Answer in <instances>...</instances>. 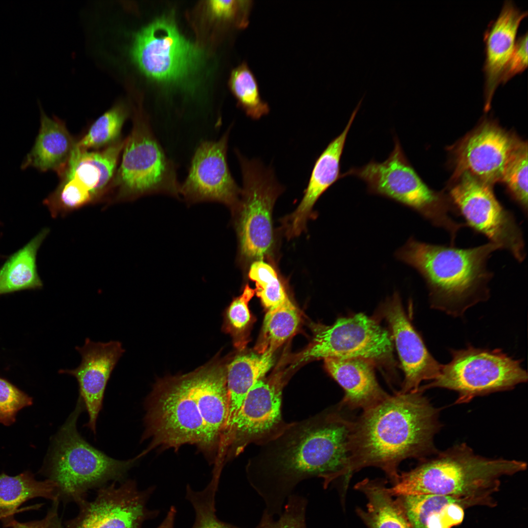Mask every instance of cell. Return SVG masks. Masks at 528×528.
I'll use <instances>...</instances> for the list:
<instances>
[{
    "mask_svg": "<svg viewBox=\"0 0 528 528\" xmlns=\"http://www.w3.org/2000/svg\"><path fill=\"white\" fill-rule=\"evenodd\" d=\"M363 98L353 110L343 132L328 144L317 158L304 196L295 210L285 219L288 238L299 236L305 229L313 206L321 196L341 178V158L347 137Z\"/></svg>",
    "mask_w": 528,
    "mask_h": 528,
    "instance_id": "obj_22",
    "label": "cell"
},
{
    "mask_svg": "<svg viewBox=\"0 0 528 528\" xmlns=\"http://www.w3.org/2000/svg\"><path fill=\"white\" fill-rule=\"evenodd\" d=\"M40 107V127L34 144L25 157L22 169L33 167L41 172L52 170L58 175L66 167L76 141L64 122L48 116Z\"/></svg>",
    "mask_w": 528,
    "mask_h": 528,
    "instance_id": "obj_25",
    "label": "cell"
},
{
    "mask_svg": "<svg viewBox=\"0 0 528 528\" xmlns=\"http://www.w3.org/2000/svg\"><path fill=\"white\" fill-rule=\"evenodd\" d=\"M387 480L366 478L354 488L365 494L366 508L356 509L368 528H414L399 497L394 499L388 491Z\"/></svg>",
    "mask_w": 528,
    "mask_h": 528,
    "instance_id": "obj_26",
    "label": "cell"
},
{
    "mask_svg": "<svg viewBox=\"0 0 528 528\" xmlns=\"http://www.w3.org/2000/svg\"><path fill=\"white\" fill-rule=\"evenodd\" d=\"M499 249L490 242L461 248L411 238L396 251V256L421 275L433 308L458 316L489 297V283L493 273L487 262Z\"/></svg>",
    "mask_w": 528,
    "mask_h": 528,
    "instance_id": "obj_3",
    "label": "cell"
},
{
    "mask_svg": "<svg viewBox=\"0 0 528 528\" xmlns=\"http://www.w3.org/2000/svg\"><path fill=\"white\" fill-rule=\"evenodd\" d=\"M132 54L146 75L165 81L186 77L197 68L201 57L199 49L166 18L155 21L137 34Z\"/></svg>",
    "mask_w": 528,
    "mask_h": 528,
    "instance_id": "obj_15",
    "label": "cell"
},
{
    "mask_svg": "<svg viewBox=\"0 0 528 528\" xmlns=\"http://www.w3.org/2000/svg\"><path fill=\"white\" fill-rule=\"evenodd\" d=\"M521 141L492 123H484L466 136L456 152L454 178L468 173L491 185L502 181Z\"/></svg>",
    "mask_w": 528,
    "mask_h": 528,
    "instance_id": "obj_18",
    "label": "cell"
},
{
    "mask_svg": "<svg viewBox=\"0 0 528 528\" xmlns=\"http://www.w3.org/2000/svg\"><path fill=\"white\" fill-rule=\"evenodd\" d=\"M226 367L219 356L190 373L198 408L206 432L205 453L218 450L227 425L229 397Z\"/></svg>",
    "mask_w": 528,
    "mask_h": 528,
    "instance_id": "obj_21",
    "label": "cell"
},
{
    "mask_svg": "<svg viewBox=\"0 0 528 528\" xmlns=\"http://www.w3.org/2000/svg\"><path fill=\"white\" fill-rule=\"evenodd\" d=\"M452 359L442 365L438 376L419 387L445 388L457 393V404L468 403L476 396L513 389L528 380L520 360L501 350L468 348L451 352Z\"/></svg>",
    "mask_w": 528,
    "mask_h": 528,
    "instance_id": "obj_10",
    "label": "cell"
},
{
    "mask_svg": "<svg viewBox=\"0 0 528 528\" xmlns=\"http://www.w3.org/2000/svg\"><path fill=\"white\" fill-rule=\"evenodd\" d=\"M374 364L360 358L324 359L325 369L344 390V397L338 404L341 408L363 411L389 396L377 382Z\"/></svg>",
    "mask_w": 528,
    "mask_h": 528,
    "instance_id": "obj_24",
    "label": "cell"
},
{
    "mask_svg": "<svg viewBox=\"0 0 528 528\" xmlns=\"http://www.w3.org/2000/svg\"><path fill=\"white\" fill-rule=\"evenodd\" d=\"M527 15V11L521 10L512 0H505L497 18L489 22L484 33L485 111L490 109L503 69L512 52L519 25Z\"/></svg>",
    "mask_w": 528,
    "mask_h": 528,
    "instance_id": "obj_23",
    "label": "cell"
},
{
    "mask_svg": "<svg viewBox=\"0 0 528 528\" xmlns=\"http://www.w3.org/2000/svg\"><path fill=\"white\" fill-rule=\"evenodd\" d=\"M125 140L98 151L74 147L58 186L43 201L53 218L105 199Z\"/></svg>",
    "mask_w": 528,
    "mask_h": 528,
    "instance_id": "obj_11",
    "label": "cell"
},
{
    "mask_svg": "<svg viewBox=\"0 0 528 528\" xmlns=\"http://www.w3.org/2000/svg\"><path fill=\"white\" fill-rule=\"evenodd\" d=\"M176 515V509L172 506L167 515L157 528H174V522Z\"/></svg>",
    "mask_w": 528,
    "mask_h": 528,
    "instance_id": "obj_44",
    "label": "cell"
},
{
    "mask_svg": "<svg viewBox=\"0 0 528 528\" xmlns=\"http://www.w3.org/2000/svg\"><path fill=\"white\" fill-rule=\"evenodd\" d=\"M528 66V32L516 39L512 52L503 69L500 83L505 84Z\"/></svg>",
    "mask_w": 528,
    "mask_h": 528,
    "instance_id": "obj_40",
    "label": "cell"
},
{
    "mask_svg": "<svg viewBox=\"0 0 528 528\" xmlns=\"http://www.w3.org/2000/svg\"><path fill=\"white\" fill-rule=\"evenodd\" d=\"M49 513L42 520L27 523H18L13 521L11 525L12 528H46L49 522Z\"/></svg>",
    "mask_w": 528,
    "mask_h": 528,
    "instance_id": "obj_43",
    "label": "cell"
},
{
    "mask_svg": "<svg viewBox=\"0 0 528 528\" xmlns=\"http://www.w3.org/2000/svg\"><path fill=\"white\" fill-rule=\"evenodd\" d=\"M255 294V290L247 284L242 293L234 298L224 313L222 330L230 333L235 340L250 321L248 303Z\"/></svg>",
    "mask_w": 528,
    "mask_h": 528,
    "instance_id": "obj_38",
    "label": "cell"
},
{
    "mask_svg": "<svg viewBox=\"0 0 528 528\" xmlns=\"http://www.w3.org/2000/svg\"><path fill=\"white\" fill-rule=\"evenodd\" d=\"M49 230L44 228L11 255L0 268V295L43 286L38 275L36 256Z\"/></svg>",
    "mask_w": 528,
    "mask_h": 528,
    "instance_id": "obj_28",
    "label": "cell"
},
{
    "mask_svg": "<svg viewBox=\"0 0 528 528\" xmlns=\"http://www.w3.org/2000/svg\"><path fill=\"white\" fill-rule=\"evenodd\" d=\"M131 133L125 139L121 162L108 188L111 200L134 199L162 193L177 197L180 192L174 164L166 155L148 118L136 111Z\"/></svg>",
    "mask_w": 528,
    "mask_h": 528,
    "instance_id": "obj_8",
    "label": "cell"
},
{
    "mask_svg": "<svg viewBox=\"0 0 528 528\" xmlns=\"http://www.w3.org/2000/svg\"><path fill=\"white\" fill-rule=\"evenodd\" d=\"M521 461L489 458L476 454L465 443L455 445L426 460L415 468L399 473L388 487L393 496L432 494L458 496L494 486L498 478L526 469Z\"/></svg>",
    "mask_w": 528,
    "mask_h": 528,
    "instance_id": "obj_4",
    "label": "cell"
},
{
    "mask_svg": "<svg viewBox=\"0 0 528 528\" xmlns=\"http://www.w3.org/2000/svg\"><path fill=\"white\" fill-rule=\"evenodd\" d=\"M219 477L214 476L202 491L196 492L187 486L186 497L195 512V521L192 528H238L220 520L217 516L215 496Z\"/></svg>",
    "mask_w": 528,
    "mask_h": 528,
    "instance_id": "obj_34",
    "label": "cell"
},
{
    "mask_svg": "<svg viewBox=\"0 0 528 528\" xmlns=\"http://www.w3.org/2000/svg\"><path fill=\"white\" fill-rule=\"evenodd\" d=\"M307 501L304 497L292 494L287 498L277 519L264 512L255 528H307Z\"/></svg>",
    "mask_w": 528,
    "mask_h": 528,
    "instance_id": "obj_37",
    "label": "cell"
},
{
    "mask_svg": "<svg viewBox=\"0 0 528 528\" xmlns=\"http://www.w3.org/2000/svg\"><path fill=\"white\" fill-rule=\"evenodd\" d=\"M129 113L123 103L114 105L92 124L86 134L76 141L75 147L85 150H101L116 143L121 139L122 128Z\"/></svg>",
    "mask_w": 528,
    "mask_h": 528,
    "instance_id": "obj_31",
    "label": "cell"
},
{
    "mask_svg": "<svg viewBox=\"0 0 528 528\" xmlns=\"http://www.w3.org/2000/svg\"><path fill=\"white\" fill-rule=\"evenodd\" d=\"M506 183L525 216L528 213V145L522 142L506 167L502 181Z\"/></svg>",
    "mask_w": 528,
    "mask_h": 528,
    "instance_id": "obj_35",
    "label": "cell"
},
{
    "mask_svg": "<svg viewBox=\"0 0 528 528\" xmlns=\"http://www.w3.org/2000/svg\"><path fill=\"white\" fill-rule=\"evenodd\" d=\"M149 494L132 480L101 486L94 500L78 503V514L65 528H141L154 513L146 507Z\"/></svg>",
    "mask_w": 528,
    "mask_h": 528,
    "instance_id": "obj_17",
    "label": "cell"
},
{
    "mask_svg": "<svg viewBox=\"0 0 528 528\" xmlns=\"http://www.w3.org/2000/svg\"><path fill=\"white\" fill-rule=\"evenodd\" d=\"M464 511L458 502L448 504L427 518L425 528H451L462 523Z\"/></svg>",
    "mask_w": 528,
    "mask_h": 528,
    "instance_id": "obj_41",
    "label": "cell"
},
{
    "mask_svg": "<svg viewBox=\"0 0 528 528\" xmlns=\"http://www.w3.org/2000/svg\"><path fill=\"white\" fill-rule=\"evenodd\" d=\"M337 404L308 418L288 423L261 445L246 467L248 481L263 499L264 512L276 516L301 481L314 477L326 487L339 477L349 457L353 419Z\"/></svg>",
    "mask_w": 528,
    "mask_h": 528,
    "instance_id": "obj_1",
    "label": "cell"
},
{
    "mask_svg": "<svg viewBox=\"0 0 528 528\" xmlns=\"http://www.w3.org/2000/svg\"><path fill=\"white\" fill-rule=\"evenodd\" d=\"M142 439L151 442L141 457L156 447L176 450L187 444L205 452V428L190 373L158 380L146 399Z\"/></svg>",
    "mask_w": 528,
    "mask_h": 528,
    "instance_id": "obj_7",
    "label": "cell"
},
{
    "mask_svg": "<svg viewBox=\"0 0 528 528\" xmlns=\"http://www.w3.org/2000/svg\"><path fill=\"white\" fill-rule=\"evenodd\" d=\"M250 1L211 0L208 3L211 14L215 17L223 19H231L236 17L239 11H242L251 5Z\"/></svg>",
    "mask_w": 528,
    "mask_h": 528,
    "instance_id": "obj_42",
    "label": "cell"
},
{
    "mask_svg": "<svg viewBox=\"0 0 528 528\" xmlns=\"http://www.w3.org/2000/svg\"><path fill=\"white\" fill-rule=\"evenodd\" d=\"M312 343L297 363L327 358H360L374 364L392 361V336L375 320L358 313L338 318L332 325H318Z\"/></svg>",
    "mask_w": 528,
    "mask_h": 528,
    "instance_id": "obj_13",
    "label": "cell"
},
{
    "mask_svg": "<svg viewBox=\"0 0 528 528\" xmlns=\"http://www.w3.org/2000/svg\"><path fill=\"white\" fill-rule=\"evenodd\" d=\"M440 427L438 410L418 390L389 395L363 410L353 419L349 457L339 476L343 490L355 472L369 466L380 468L396 484L403 461L422 460L435 452L434 439Z\"/></svg>",
    "mask_w": 528,
    "mask_h": 528,
    "instance_id": "obj_2",
    "label": "cell"
},
{
    "mask_svg": "<svg viewBox=\"0 0 528 528\" xmlns=\"http://www.w3.org/2000/svg\"><path fill=\"white\" fill-rule=\"evenodd\" d=\"M284 385L282 375L278 374L259 379L250 389L221 440L220 449L227 458L239 455L250 444L266 443L286 428L288 423L282 415Z\"/></svg>",
    "mask_w": 528,
    "mask_h": 528,
    "instance_id": "obj_14",
    "label": "cell"
},
{
    "mask_svg": "<svg viewBox=\"0 0 528 528\" xmlns=\"http://www.w3.org/2000/svg\"><path fill=\"white\" fill-rule=\"evenodd\" d=\"M84 406L79 397L55 437L48 465L49 479L56 483L59 499L77 504L85 499L88 490L122 479L139 459L116 460L88 443L77 428Z\"/></svg>",
    "mask_w": 528,
    "mask_h": 528,
    "instance_id": "obj_6",
    "label": "cell"
},
{
    "mask_svg": "<svg viewBox=\"0 0 528 528\" xmlns=\"http://www.w3.org/2000/svg\"><path fill=\"white\" fill-rule=\"evenodd\" d=\"M230 86L239 106L247 116L259 119L269 113V107L262 99L257 79L246 63L233 70Z\"/></svg>",
    "mask_w": 528,
    "mask_h": 528,
    "instance_id": "obj_32",
    "label": "cell"
},
{
    "mask_svg": "<svg viewBox=\"0 0 528 528\" xmlns=\"http://www.w3.org/2000/svg\"><path fill=\"white\" fill-rule=\"evenodd\" d=\"M248 276L255 283V293L267 309L275 308L289 298L275 269L263 260L252 263Z\"/></svg>",
    "mask_w": 528,
    "mask_h": 528,
    "instance_id": "obj_33",
    "label": "cell"
},
{
    "mask_svg": "<svg viewBox=\"0 0 528 528\" xmlns=\"http://www.w3.org/2000/svg\"><path fill=\"white\" fill-rule=\"evenodd\" d=\"M458 178L450 191L457 214L464 219L466 226L523 262L526 257L523 231L513 214L496 198L491 185L467 172Z\"/></svg>",
    "mask_w": 528,
    "mask_h": 528,
    "instance_id": "obj_12",
    "label": "cell"
},
{
    "mask_svg": "<svg viewBox=\"0 0 528 528\" xmlns=\"http://www.w3.org/2000/svg\"><path fill=\"white\" fill-rule=\"evenodd\" d=\"M274 352L267 350L259 354L239 355L227 364L229 406L227 422L223 434L232 424L247 393L272 366Z\"/></svg>",
    "mask_w": 528,
    "mask_h": 528,
    "instance_id": "obj_27",
    "label": "cell"
},
{
    "mask_svg": "<svg viewBox=\"0 0 528 528\" xmlns=\"http://www.w3.org/2000/svg\"><path fill=\"white\" fill-rule=\"evenodd\" d=\"M81 356L74 369H62L60 374L74 376L79 386V396L88 412L86 426L96 432L97 420L102 408L104 396L111 374L125 352L118 341L94 342L86 339L83 346L75 348Z\"/></svg>",
    "mask_w": 528,
    "mask_h": 528,
    "instance_id": "obj_20",
    "label": "cell"
},
{
    "mask_svg": "<svg viewBox=\"0 0 528 528\" xmlns=\"http://www.w3.org/2000/svg\"><path fill=\"white\" fill-rule=\"evenodd\" d=\"M300 322V314L290 298L269 309L265 315L262 335L256 348L259 353L267 350L275 352L296 331Z\"/></svg>",
    "mask_w": 528,
    "mask_h": 528,
    "instance_id": "obj_30",
    "label": "cell"
},
{
    "mask_svg": "<svg viewBox=\"0 0 528 528\" xmlns=\"http://www.w3.org/2000/svg\"><path fill=\"white\" fill-rule=\"evenodd\" d=\"M43 497L53 502L59 500L58 486L50 479L36 480L29 472L15 476L0 475V518L11 524L13 514L25 501Z\"/></svg>",
    "mask_w": 528,
    "mask_h": 528,
    "instance_id": "obj_29",
    "label": "cell"
},
{
    "mask_svg": "<svg viewBox=\"0 0 528 528\" xmlns=\"http://www.w3.org/2000/svg\"><path fill=\"white\" fill-rule=\"evenodd\" d=\"M236 154L242 170L243 188L232 209L238 236L240 259L244 263L263 260L271 255L274 244L272 214L284 188L272 169L255 159Z\"/></svg>",
    "mask_w": 528,
    "mask_h": 528,
    "instance_id": "obj_9",
    "label": "cell"
},
{
    "mask_svg": "<svg viewBox=\"0 0 528 528\" xmlns=\"http://www.w3.org/2000/svg\"><path fill=\"white\" fill-rule=\"evenodd\" d=\"M394 147L383 162L374 160L359 167H352L341 174L342 178L354 176L367 185L368 192L405 205L419 213L435 227L442 229L454 245L464 222L453 218L456 214L452 202L430 189L407 158L397 137Z\"/></svg>",
    "mask_w": 528,
    "mask_h": 528,
    "instance_id": "obj_5",
    "label": "cell"
},
{
    "mask_svg": "<svg viewBox=\"0 0 528 528\" xmlns=\"http://www.w3.org/2000/svg\"><path fill=\"white\" fill-rule=\"evenodd\" d=\"M229 130L218 141H204L196 149L179 194L190 203L214 201L233 209L241 189L233 178L227 160Z\"/></svg>",
    "mask_w": 528,
    "mask_h": 528,
    "instance_id": "obj_16",
    "label": "cell"
},
{
    "mask_svg": "<svg viewBox=\"0 0 528 528\" xmlns=\"http://www.w3.org/2000/svg\"><path fill=\"white\" fill-rule=\"evenodd\" d=\"M384 317L392 331L404 379L403 393L417 391L421 382L433 380L440 374V364L427 350L420 336L408 317L397 293H395L384 303Z\"/></svg>",
    "mask_w": 528,
    "mask_h": 528,
    "instance_id": "obj_19",
    "label": "cell"
},
{
    "mask_svg": "<svg viewBox=\"0 0 528 528\" xmlns=\"http://www.w3.org/2000/svg\"><path fill=\"white\" fill-rule=\"evenodd\" d=\"M33 403L32 398L9 381L0 377V423H14L19 411Z\"/></svg>",
    "mask_w": 528,
    "mask_h": 528,
    "instance_id": "obj_39",
    "label": "cell"
},
{
    "mask_svg": "<svg viewBox=\"0 0 528 528\" xmlns=\"http://www.w3.org/2000/svg\"><path fill=\"white\" fill-rule=\"evenodd\" d=\"M414 528H425L427 518L445 506L455 502V497L432 494L398 496Z\"/></svg>",
    "mask_w": 528,
    "mask_h": 528,
    "instance_id": "obj_36",
    "label": "cell"
}]
</instances>
